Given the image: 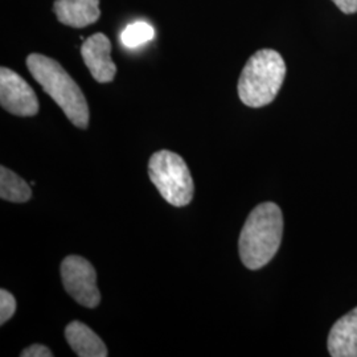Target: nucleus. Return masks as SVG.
Segmentation results:
<instances>
[{"mask_svg": "<svg viewBox=\"0 0 357 357\" xmlns=\"http://www.w3.org/2000/svg\"><path fill=\"white\" fill-rule=\"evenodd\" d=\"M286 76L281 54L273 50L255 52L243 66L238 79L240 100L249 107H264L280 93Z\"/></svg>", "mask_w": 357, "mask_h": 357, "instance_id": "3", "label": "nucleus"}, {"mask_svg": "<svg viewBox=\"0 0 357 357\" xmlns=\"http://www.w3.org/2000/svg\"><path fill=\"white\" fill-rule=\"evenodd\" d=\"M327 345L332 357H357V307L332 326Z\"/></svg>", "mask_w": 357, "mask_h": 357, "instance_id": "9", "label": "nucleus"}, {"mask_svg": "<svg viewBox=\"0 0 357 357\" xmlns=\"http://www.w3.org/2000/svg\"><path fill=\"white\" fill-rule=\"evenodd\" d=\"M32 196V190L24 178L11 169L0 167V197L11 203H26Z\"/></svg>", "mask_w": 357, "mask_h": 357, "instance_id": "11", "label": "nucleus"}, {"mask_svg": "<svg viewBox=\"0 0 357 357\" xmlns=\"http://www.w3.org/2000/svg\"><path fill=\"white\" fill-rule=\"evenodd\" d=\"M0 105L17 116H33L38 113L36 93L23 77L3 66L0 69Z\"/></svg>", "mask_w": 357, "mask_h": 357, "instance_id": "6", "label": "nucleus"}, {"mask_svg": "<svg viewBox=\"0 0 357 357\" xmlns=\"http://www.w3.org/2000/svg\"><path fill=\"white\" fill-rule=\"evenodd\" d=\"M112 43L103 33H96L85 40L81 47V56L93 78L101 84L112 82L116 66L112 60Z\"/></svg>", "mask_w": 357, "mask_h": 357, "instance_id": "7", "label": "nucleus"}, {"mask_svg": "<svg viewBox=\"0 0 357 357\" xmlns=\"http://www.w3.org/2000/svg\"><path fill=\"white\" fill-rule=\"evenodd\" d=\"M342 13H356L357 0H332Z\"/></svg>", "mask_w": 357, "mask_h": 357, "instance_id": "15", "label": "nucleus"}, {"mask_svg": "<svg viewBox=\"0 0 357 357\" xmlns=\"http://www.w3.org/2000/svg\"><path fill=\"white\" fill-rule=\"evenodd\" d=\"M282 234L281 208L270 202L257 205L246 218L238 240L243 265L250 270L268 265L281 246Z\"/></svg>", "mask_w": 357, "mask_h": 357, "instance_id": "1", "label": "nucleus"}, {"mask_svg": "<svg viewBox=\"0 0 357 357\" xmlns=\"http://www.w3.org/2000/svg\"><path fill=\"white\" fill-rule=\"evenodd\" d=\"M65 337L79 357H106L109 355L102 339L86 324L75 320L65 328Z\"/></svg>", "mask_w": 357, "mask_h": 357, "instance_id": "10", "label": "nucleus"}, {"mask_svg": "<svg viewBox=\"0 0 357 357\" xmlns=\"http://www.w3.org/2000/svg\"><path fill=\"white\" fill-rule=\"evenodd\" d=\"M53 11L60 23L73 28L90 26L101 16L100 0H56Z\"/></svg>", "mask_w": 357, "mask_h": 357, "instance_id": "8", "label": "nucleus"}, {"mask_svg": "<svg viewBox=\"0 0 357 357\" xmlns=\"http://www.w3.org/2000/svg\"><path fill=\"white\" fill-rule=\"evenodd\" d=\"M16 311V299L11 293L1 289L0 290V324L3 326L11 319Z\"/></svg>", "mask_w": 357, "mask_h": 357, "instance_id": "13", "label": "nucleus"}, {"mask_svg": "<svg viewBox=\"0 0 357 357\" xmlns=\"http://www.w3.org/2000/svg\"><path fill=\"white\" fill-rule=\"evenodd\" d=\"M155 38V29L146 22L128 24L121 33V41L128 48H138Z\"/></svg>", "mask_w": 357, "mask_h": 357, "instance_id": "12", "label": "nucleus"}, {"mask_svg": "<svg viewBox=\"0 0 357 357\" xmlns=\"http://www.w3.org/2000/svg\"><path fill=\"white\" fill-rule=\"evenodd\" d=\"M149 175L168 204L185 206L195 193L191 171L178 153L160 150L153 153L149 162Z\"/></svg>", "mask_w": 357, "mask_h": 357, "instance_id": "4", "label": "nucleus"}, {"mask_svg": "<svg viewBox=\"0 0 357 357\" xmlns=\"http://www.w3.org/2000/svg\"><path fill=\"white\" fill-rule=\"evenodd\" d=\"M20 356L52 357L53 356V354H52L51 349H50L48 347H45V345L33 344L31 345V347H28V348H26V349H24V351L20 354Z\"/></svg>", "mask_w": 357, "mask_h": 357, "instance_id": "14", "label": "nucleus"}, {"mask_svg": "<svg viewBox=\"0 0 357 357\" xmlns=\"http://www.w3.org/2000/svg\"><path fill=\"white\" fill-rule=\"evenodd\" d=\"M61 280L66 293L81 306L94 308L101 302L97 287V273L88 259L68 255L61 264Z\"/></svg>", "mask_w": 357, "mask_h": 357, "instance_id": "5", "label": "nucleus"}, {"mask_svg": "<svg viewBox=\"0 0 357 357\" xmlns=\"http://www.w3.org/2000/svg\"><path fill=\"white\" fill-rule=\"evenodd\" d=\"M26 66L44 91L64 112L66 118L76 128H88L89 106L86 98L61 64L44 54L32 53L26 57Z\"/></svg>", "mask_w": 357, "mask_h": 357, "instance_id": "2", "label": "nucleus"}]
</instances>
